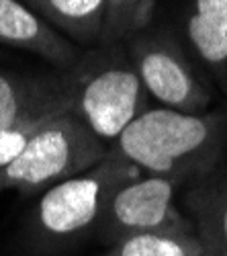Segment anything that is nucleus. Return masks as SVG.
<instances>
[{
  "label": "nucleus",
  "instance_id": "nucleus-1",
  "mask_svg": "<svg viewBox=\"0 0 227 256\" xmlns=\"http://www.w3.org/2000/svg\"><path fill=\"white\" fill-rule=\"evenodd\" d=\"M225 142L227 113L195 115L156 106L131 121L111 148L141 172L180 180L211 174Z\"/></svg>",
  "mask_w": 227,
  "mask_h": 256
},
{
  "label": "nucleus",
  "instance_id": "nucleus-2",
  "mask_svg": "<svg viewBox=\"0 0 227 256\" xmlns=\"http://www.w3.org/2000/svg\"><path fill=\"white\" fill-rule=\"evenodd\" d=\"M74 74L72 113L105 144H115L131 121L150 109V94L123 44L84 52Z\"/></svg>",
  "mask_w": 227,
  "mask_h": 256
},
{
  "label": "nucleus",
  "instance_id": "nucleus-3",
  "mask_svg": "<svg viewBox=\"0 0 227 256\" xmlns=\"http://www.w3.org/2000/svg\"><path fill=\"white\" fill-rule=\"evenodd\" d=\"M141 170L113 148L92 168L43 190L35 209V232L47 246H66L100 226L111 199Z\"/></svg>",
  "mask_w": 227,
  "mask_h": 256
},
{
  "label": "nucleus",
  "instance_id": "nucleus-4",
  "mask_svg": "<svg viewBox=\"0 0 227 256\" xmlns=\"http://www.w3.org/2000/svg\"><path fill=\"white\" fill-rule=\"evenodd\" d=\"M111 148L72 111L47 119L10 164L0 168V193L35 195L98 164Z\"/></svg>",
  "mask_w": 227,
  "mask_h": 256
},
{
  "label": "nucleus",
  "instance_id": "nucleus-5",
  "mask_svg": "<svg viewBox=\"0 0 227 256\" xmlns=\"http://www.w3.org/2000/svg\"><path fill=\"white\" fill-rule=\"evenodd\" d=\"M123 46L143 88L162 106L195 115L209 111L211 90L195 74L191 60L170 29L148 27Z\"/></svg>",
  "mask_w": 227,
  "mask_h": 256
},
{
  "label": "nucleus",
  "instance_id": "nucleus-6",
  "mask_svg": "<svg viewBox=\"0 0 227 256\" xmlns=\"http://www.w3.org/2000/svg\"><path fill=\"white\" fill-rule=\"evenodd\" d=\"M178 180L141 174L117 190L100 222L102 238L109 244L123 236L141 232L195 230L174 205V186Z\"/></svg>",
  "mask_w": 227,
  "mask_h": 256
},
{
  "label": "nucleus",
  "instance_id": "nucleus-7",
  "mask_svg": "<svg viewBox=\"0 0 227 256\" xmlns=\"http://www.w3.org/2000/svg\"><path fill=\"white\" fill-rule=\"evenodd\" d=\"M76 74H14L0 70V132L33 117H51L72 111Z\"/></svg>",
  "mask_w": 227,
  "mask_h": 256
},
{
  "label": "nucleus",
  "instance_id": "nucleus-8",
  "mask_svg": "<svg viewBox=\"0 0 227 256\" xmlns=\"http://www.w3.org/2000/svg\"><path fill=\"white\" fill-rule=\"evenodd\" d=\"M0 46L31 52L57 70H72L84 50L39 18L20 0H0Z\"/></svg>",
  "mask_w": 227,
  "mask_h": 256
},
{
  "label": "nucleus",
  "instance_id": "nucleus-9",
  "mask_svg": "<svg viewBox=\"0 0 227 256\" xmlns=\"http://www.w3.org/2000/svg\"><path fill=\"white\" fill-rule=\"evenodd\" d=\"M184 37L213 78L227 82V0H187Z\"/></svg>",
  "mask_w": 227,
  "mask_h": 256
},
{
  "label": "nucleus",
  "instance_id": "nucleus-10",
  "mask_svg": "<svg viewBox=\"0 0 227 256\" xmlns=\"http://www.w3.org/2000/svg\"><path fill=\"white\" fill-rule=\"evenodd\" d=\"M49 27L68 37L78 48H96L107 0H20Z\"/></svg>",
  "mask_w": 227,
  "mask_h": 256
},
{
  "label": "nucleus",
  "instance_id": "nucleus-11",
  "mask_svg": "<svg viewBox=\"0 0 227 256\" xmlns=\"http://www.w3.org/2000/svg\"><path fill=\"white\" fill-rule=\"evenodd\" d=\"M187 205L203 242L219 256H227V176L213 172L201 176L187 197Z\"/></svg>",
  "mask_w": 227,
  "mask_h": 256
},
{
  "label": "nucleus",
  "instance_id": "nucleus-12",
  "mask_svg": "<svg viewBox=\"0 0 227 256\" xmlns=\"http://www.w3.org/2000/svg\"><path fill=\"white\" fill-rule=\"evenodd\" d=\"M205 242L195 230L141 232L111 244L105 256H199Z\"/></svg>",
  "mask_w": 227,
  "mask_h": 256
},
{
  "label": "nucleus",
  "instance_id": "nucleus-13",
  "mask_svg": "<svg viewBox=\"0 0 227 256\" xmlns=\"http://www.w3.org/2000/svg\"><path fill=\"white\" fill-rule=\"evenodd\" d=\"M156 0H107L105 23L98 46L125 44L152 25ZM96 46V48H98Z\"/></svg>",
  "mask_w": 227,
  "mask_h": 256
},
{
  "label": "nucleus",
  "instance_id": "nucleus-14",
  "mask_svg": "<svg viewBox=\"0 0 227 256\" xmlns=\"http://www.w3.org/2000/svg\"><path fill=\"white\" fill-rule=\"evenodd\" d=\"M51 117H55V115H51ZM51 117H33V119H27L14 127H8V130L0 132V168L10 164L23 152V148L33 138V134Z\"/></svg>",
  "mask_w": 227,
  "mask_h": 256
},
{
  "label": "nucleus",
  "instance_id": "nucleus-15",
  "mask_svg": "<svg viewBox=\"0 0 227 256\" xmlns=\"http://www.w3.org/2000/svg\"><path fill=\"white\" fill-rule=\"evenodd\" d=\"M199 256H219V254H217V252H213V250H211L207 244H205V250H203Z\"/></svg>",
  "mask_w": 227,
  "mask_h": 256
},
{
  "label": "nucleus",
  "instance_id": "nucleus-16",
  "mask_svg": "<svg viewBox=\"0 0 227 256\" xmlns=\"http://www.w3.org/2000/svg\"><path fill=\"white\" fill-rule=\"evenodd\" d=\"M225 90H227V82H225Z\"/></svg>",
  "mask_w": 227,
  "mask_h": 256
}]
</instances>
